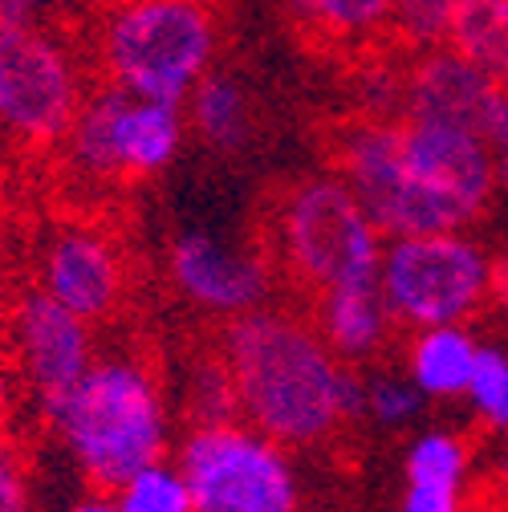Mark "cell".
<instances>
[{
	"label": "cell",
	"instance_id": "obj_6",
	"mask_svg": "<svg viewBox=\"0 0 508 512\" xmlns=\"http://www.w3.org/2000/svg\"><path fill=\"white\" fill-rule=\"evenodd\" d=\"M496 256L472 232H423L395 236L383 248L378 293L395 330L468 326L492 305Z\"/></svg>",
	"mask_w": 508,
	"mask_h": 512
},
{
	"label": "cell",
	"instance_id": "obj_5",
	"mask_svg": "<svg viewBox=\"0 0 508 512\" xmlns=\"http://www.w3.org/2000/svg\"><path fill=\"white\" fill-rule=\"evenodd\" d=\"M273 265L289 273L305 293L378 281L387 236L358 204L338 171L305 175L281 191L269 224Z\"/></svg>",
	"mask_w": 508,
	"mask_h": 512
},
{
	"label": "cell",
	"instance_id": "obj_18",
	"mask_svg": "<svg viewBox=\"0 0 508 512\" xmlns=\"http://www.w3.org/2000/svg\"><path fill=\"white\" fill-rule=\"evenodd\" d=\"M448 49L508 90V0H464Z\"/></svg>",
	"mask_w": 508,
	"mask_h": 512
},
{
	"label": "cell",
	"instance_id": "obj_3",
	"mask_svg": "<svg viewBox=\"0 0 508 512\" xmlns=\"http://www.w3.org/2000/svg\"><path fill=\"white\" fill-rule=\"evenodd\" d=\"M45 419L98 492H118L139 468L167 456L171 423L159 378L131 354L94 358L78 387Z\"/></svg>",
	"mask_w": 508,
	"mask_h": 512
},
{
	"label": "cell",
	"instance_id": "obj_19",
	"mask_svg": "<svg viewBox=\"0 0 508 512\" xmlns=\"http://www.w3.org/2000/svg\"><path fill=\"white\" fill-rule=\"evenodd\" d=\"M468 468H472L468 439L456 431H423L407 447V484L464 488Z\"/></svg>",
	"mask_w": 508,
	"mask_h": 512
},
{
	"label": "cell",
	"instance_id": "obj_30",
	"mask_svg": "<svg viewBox=\"0 0 508 512\" xmlns=\"http://www.w3.org/2000/svg\"><path fill=\"white\" fill-rule=\"evenodd\" d=\"M496 183H500V196L508 200V139L496 147Z\"/></svg>",
	"mask_w": 508,
	"mask_h": 512
},
{
	"label": "cell",
	"instance_id": "obj_15",
	"mask_svg": "<svg viewBox=\"0 0 508 512\" xmlns=\"http://www.w3.org/2000/svg\"><path fill=\"white\" fill-rule=\"evenodd\" d=\"M476 354H480V342L472 338L468 326L415 330L407 342V378L419 387L423 399H435V403L464 399Z\"/></svg>",
	"mask_w": 508,
	"mask_h": 512
},
{
	"label": "cell",
	"instance_id": "obj_31",
	"mask_svg": "<svg viewBox=\"0 0 508 512\" xmlns=\"http://www.w3.org/2000/svg\"><path fill=\"white\" fill-rule=\"evenodd\" d=\"M500 472H504V480H508V439H504V447H500Z\"/></svg>",
	"mask_w": 508,
	"mask_h": 512
},
{
	"label": "cell",
	"instance_id": "obj_4",
	"mask_svg": "<svg viewBox=\"0 0 508 512\" xmlns=\"http://www.w3.org/2000/svg\"><path fill=\"white\" fill-rule=\"evenodd\" d=\"M216 45V17L204 0H110L98 17L106 82L167 106H183L212 74Z\"/></svg>",
	"mask_w": 508,
	"mask_h": 512
},
{
	"label": "cell",
	"instance_id": "obj_14",
	"mask_svg": "<svg viewBox=\"0 0 508 512\" xmlns=\"http://www.w3.org/2000/svg\"><path fill=\"white\" fill-rule=\"evenodd\" d=\"M313 326L326 338V346L346 362H370L387 350L391 342V309L378 293V281H362V285H342V289H326L317 293V309H313Z\"/></svg>",
	"mask_w": 508,
	"mask_h": 512
},
{
	"label": "cell",
	"instance_id": "obj_32",
	"mask_svg": "<svg viewBox=\"0 0 508 512\" xmlns=\"http://www.w3.org/2000/svg\"><path fill=\"white\" fill-rule=\"evenodd\" d=\"M5 313H9V309H5V297H0V326H5Z\"/></svg>",
	"mask_w": 508,
	"mask_h": 512
},
{
	"label": "cell",
	"instance_id": "obj_22",
	"mask_svg": "<svg viewBox=\"0 0 508 512\" xmlns=\"http://www.w3.org/2000/svg\"><path fill=\"white\" fill-rule=\"evenodd\" d=\"M423 395L407 374H387V370H374L362 374V415L374 419L378 427H411L423 415Z\"/></svg>",
	"mask_w": 508,
	"mask_h": 512
},
{
	"label": "cell",
	"instance_id": "obj_12",
	"mask_svg": "<svg viewBox=\"0 0 508 512\" xmlns=\"http://www.w3.org/2000/svg\"><path fill=\"white\" fill-rule=\"evenodd\" d=\"M167 273L187 305L208 317H224V322L261 309L273 293V256L244 252L232 240L200 228L175 236Z\"/></svg>",
	"mask_w": 508,
	"mask_h": 512
},
{
	"label": "cell",
	"instance_id": "obj_8",
	"mask_svg": "<svg viewBox=\"0 0 508 512\" xmlns=\"http://www.w3.org/2000/svg\"><path fill=\"white\" fill-rule=\"evenodd\" d=\"M86 74L74 49L45 25L0 29V139L21 151H49L66 139L82 102Z\"/></svg>",
	"mask_w": 508,
	"mask_h": 512
},
{
	"label": "cell",
	"instance_id": "obj_28",
	"mask_svg": "<svg viewBox=\"0 0 508 512\" xmlns=\"http://www.w3.org/2000/svg\"><path fill=\"white\" fill-rule=\"evenodd\" d=\"M492 305H500L508 313V256L496 261V277H492Z\"/></svg>",
	"mask_w": 508,
	"mask_h": 512
},
{
	"label": "cell",
	"instance_id": "obj_23",
	"mask_svg": "<svg viewBox=\"0 0 508 512\" xmlns=\"http://www.w3.org/2000/svg\"><path fill=\"white\" fill-rule=\"evenodd\" d=\"M464 0H395L391 5V33L407 49H435L448 45V33L456 25Z\"/></svg>",
	"mask_w": 508,
	"mask_h": 512
},
{
	"label": "cell",
	"instance_id": "obj_33",
	"mask_svg": "<svg viewBox=\"0 0 508 512\" xmlns=\"http://www.w3.org/2000/svg\"><path fill=\"white\" fill-rule=\"evenodd\" d=\"M70 5H74V0H70Z\"/></svg>",
	"mask_w": 508,
	"mask_h": 512
},
{
	"label": "cell",
	"instance_id": "obj_7",
	"mask_svg": "<svg viewBox=\"0 0 508 512\" xmlns=\"http://www.w3.org/2000/svg\"><path fill=\"white\" fill-rule=\"evenodd\" d=\"M179 472L196 512H301V484L289 452L257 427L204 423L179 443Z\"/></svg>",
	"mask_w": 508,
	"mask_h": 512
},
{
	"label": "cell",
	"instance_id": "obj_27",
	"mask_svg": "<svg viewBox=\"0 0 508 512\" xmlns=\"http://www.w3.org/2000/svg\"><path fill=\"white\" fill-rule=\"evenodd\" d=\"M13 399H17V370H13L9 354L0 350V427H5V419L13 411Z\"/></svg>",
	"mask_w": 508,
	"mask_h": 512
},
{
	"label": "cell",
	"instance_id": "obj_16",
	"mask_svg": "<svg viewBox=\"0 0 508 512\" xmlns=\"http://www.w3.org/2000/svg\"><path fill=\"white\" fill-rule=\"evenodd\" d=\"M187 106V122L196 126V135L216 147V151H244L257 131V114H252V94L244 90L240 78L232 74H204L200 86L192 90Z\"/></svg>",
	"mask_w": 508,
	"mask_h": 512
},
{
	"label": "cell",
	"instance_id": "obj_10",
	"mask_svg": "<svg viewBox=\"0 0 508 512\" xmlns=\"http://www.w3.org/2000/svg\"><path fill=\"white\" fill-rule=\"evenodd\" d=\"M5 330H9L13 370L33 391V399L41 403L45 415L78 387V378L98 358L90 322H82L66 305H57L37 285H29L13 297L9 313H5Z\"/></svg>",
	"mask_w": 508,
	"mask_h": 512
},
{
	"label": "cell",
	"instance_id": "obj_1",
	"mask_svg": "<svg viewBox=\"0 0 508 512\" xmlns=\"http://www.w3.org/2000/svg\"><path fill=\"white\" fill-rule=\"evenodd\" d=\"M334 171L387 240L468 232L496 204V147L435 118L370 114L334 139Z\"/></svg>",
	"mask_w": 508,
	"mask_h": 512
},
{
	"label": "cell",
	"instance_id": "obj_17",
	"mask_svg": "<svg viewBox=\"0 0 508 512\" xmlns=\"http://www.w3.org/2000/svg\"><path fill=\"white\" fill-rule=\"evenodd\" d=\"M395 0H281V9L330 45H366L391 29Z\"/></svg>",
	"mask_w": 508,
	"mask_h": 512
},
{
	"label": "cell",
	"instance_id": "obj_9",
	"mask_svg": "<svg viewBox=\"0 0 508 512\" xmlns=\"http://www.w3.org/2000/svg\"><path fill=\"white\" fill-rule=\"evenodd\" d=\"M183 135V106L135 98L106 82L102 90L86 94L74 126L57 147L90 183H114L167 171L183 147Z\"/></svg>",
	"mask_w": 508,
	"mask_h": 512
},
{
	"label": "cell",
	"instance_id": "obj_26",
	"mask_svg": "<svg viewBox=\"0 0 508 512\" xmlns=\"http://www.w3.org/2000/svg\"><path fill=\"white\" fill-rule=\"evenodd\" d=\"M41 13V0H0V29L29 25Z\"/></svg>",
	"mask_w": 508,
	"mask_h": 512
},
{
	"label": "cell",
	"instance_id": "obj_20",
	"mask_svg": "<svg viewBox=\"0 0 508 512\" xmlns=\"http://www.w3.org/2000/svg\"><path fill=\"white\" fill-rule=\"evenodd\" d=\"M110 496L118 500L122 512H196L192 488H187L179 464H167V460H155V464L139 468Z\"/></svg>",
	"mask_w": 508,
	"mask_h": 512
},
{
	"label": "cell",
	"instance_id": "obj_24",
	"mask_svg": "<svg viewBox=\"0 0 508 512\" xmlns=\"http://www.w3.org/2000/svg\"><path fill=\"white\" fill-rule=\"evenodd\" d=\"M0 512H33L29 468L9 439H0Z\"/></svg>",
	"mask_w": 508,
	"mask_h": 512
},
{
	"label": "cell",
	"instance_id": "obj_25",
	"mask_svg": "<svg viewBox=\"0 0 508 512\" xmlns=\"http://www.w3.org/2000/svg\"><path fill=\"white\" fill-rule=\"evenodd\" d=\"M403 512H464V488H427L407 484Z\"/></svg>",
	"mask_w": 508,
	"mask_h": 512
},
{
	"label": "cell",
	"instance_id": "obj_21",
	"mask_svg": "<svg viewBox=\"0 0 508 512\" xmlns=\"http://www.w3.org/2000/svg\"><path fill=\"white\" fill-rule=\"evenodd\" d=\"M464 399L480 427L508 435V354L500 346H480Z\"/></svg>",
	"mask_w": 508,
	"mask_h": 512
},
{
	"label": "cell",
	"instance_id": "obj_11",
	"mask_svg": "<svg viewBox=\"0 0 508 512\" xmlns=\"http://www.w3.org/2000/svg\"><path fill=\"white\" fill-rule=\"evenodd\" d=\"M395 98V114L403 118L452 122L460 131L484 139L488 147H500L508 139V90L468 66L448 45L419 49L399 78Z\"/></svg>",
	"mask_w": 508,
	"mask_h": 512
},
{
	"label": "cell",
	"instance_id": "obj_2",
	"mask_svg": "<svg viewBox=\"0 0 508 512\" xmlns=\"http://www.w3.org/2000/svg\"><path fill=\"white\" fill-rule=\"evenodd\" d=\"M220 362L240 419L281 447H317L362 415V374L301 313L261 305L232 317L220 334Z\"/></svg>",
	"mask_w": 508,
	"mask_h": 512
},
{
	"label": "cell",
	"instance_id": "obj_29",
	"mask_svg": "<svg viewBox=\"0 0 508 512\" xmlns=\"http://www.w3.org/2000/svg\"><path fill=\"white\" fill-rule=\"evenodd\" d=\"M70 512H122V508H118V500H114L110 492H98V496H86V500H78Z\"/></svg>",
	"mask_w": 508,
	"mask_h": 512
},
{
	"label": "cell",
	"instance_id": "obj_13",
	"mask_svg": "<svg viewBox=\"0 0 508 512\" xmlns=\"http://www.w3.org/2000/svg\"><path fill=\"white\" fill-rule=\"evenodd\" d=\"M37 289L98 326L126 297V261L102 228L61 224L37 252Z\"/></svg>",
	"mask_w": 508,
	"mask_h": 512
}]
</instances>
